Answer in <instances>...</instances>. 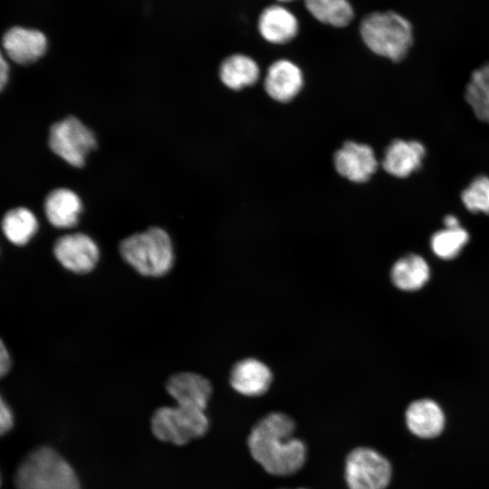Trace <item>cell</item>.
I'll list each match as a JSON object with an SVG mask.
<instances>
[{
	"label": "cell",
	"instance_id": "cell-13",
	"mask_svg": "<svg viewBox=\"0 0 489 489\" xmlns=\"http://www.w3.org/2000/svg\"><path fill=\"white\" fill-rule=\"evenodd\" d=\"M273 381V373L263 361L246 358L237 361L230 371L231 387L239 394L247 397L264 395Z\"/></svg>",
	"mask_w": 489,
	"mask_h": 489
},
{
	"label": "cell",
	"instance_id": "cell-4",
	"mask_svg": "<svg viewBox=\"0 0 489 489\" xmlns=\"http://www.w3.org/2000/svg\"><path fill=\"white\" fill-rule=\"evenodd\" d=\"M17 489H80L72 466L53 449L43 446L34 450L18 467Z\"/></svg>",
	"mask_w": 489,
	"mask_h": 489
},
{
	"label": "cell",
	"instance_id": "cell-3",
	"mask_svg": "<svg viewBox=\"0 0 489 489\" xmlns=\"http://www.w3.org/2000/svg\"><path fill=\"white\" fill-rule=\"evenodd\" d=\"M360 33L372 53L392 62L404 59L414 40L411 23L394 11L369 14L360 23Z\"/></svg>",
	"mask_w": 489,
	"mask_h": 489
},
{
	"label": "cell",
	"instance_id": "cell-14",
	"mask_svg": "<svg viewBox=\"0 0 489 489\" xmlns=\"http://www.w3.org/2000/svg\"><path fill=\"white\" fill-rule=\"evenodd\" d=\"M425 154V147L419 141L395 139L387 147L381 165L389 175L407 177L419 169Z\"/></svg>",
	"mask_w": 489,
	"mask_h": 489
},
{
	"label": "cell",
	"instance_id": "cell-27",
	"mask_svg": "<svg viewBox=\"0 0 489 489\" xmlns=\"http://www.w3.org/2000/svg\"><path fill=\"white\" fill-rule=\"evenodd\" d=\"M9 77V65L0 51V91L7 83Z\"/></svg>",
	"mask_w": 489,
	"mask_h": 489
},
{
	"label": "cell",
	"instance_id": "cell-5",
	"mask_svg": "<svg viewBox=\"0 0 489 489\" xmlns=\"http://www.w3.org/2000/svg\"><path fill=\"white\" fill-rule=\"evenodd\" d=\"M208 429L205 410L181 407H161L151 417V430L155 436L175 445H185L202 436Z\"/></svg>",
	"mask_w": 489,
	"mask_h": 489
},
{
	"label": "cell",
	"instance_id": "cell-20",
	"mask_svg": "<svg viewBox=\"0 0 489 489\" xmlns=\"http://www.w3.org/2000/svg\"><path fill=\"white\" fill-rule=\"evenodd\" d=\"M2 230L9 242L15 245H24L37 232L38 221L28 208L15 207L4 216Z\"/></svg>",
	"mask_w": 489,
	"mask_h": 489
},
{
	"label": "cell",
	"instance_id": "cell-28",
	"mask_svg": "<svg viewBox=\"0 0 489 489\" xmlns=\"http://www.w3.org/2000/svg\"><path fill=\"white\" fill-rule=\"evenodd\" d=\"M444 225H445V227H448V228L460 226L458 219L453 215H448L445 217Z\"/></svg>",
	"mask_w": 489,
	"mask_h": 489
},
{
	"label": "cell",
	"instance_id": "cell-1",
	"mask_svg": "<svg viewBox=\"0 0 489 489\" xmlns=\"http://www.w3.org/2000/svg\"><path fill=\"white\" fill-rule=\"evenodd\" d=\"M295 423L283 412H271L252 428L247 445L252 457L268 474L287 476L305 464L307 448L293 436Z\"/></svg>",
	"mask_w": 489,
	"mask_h": 489
},
{
	"label": "cell",
	"instance_id": "cell-25",
	"mask_svg": "<svg viewBox=\"0 0 489 489\" xmlns=\"http://www.w3.org/2000/svg\"><path fill=\"white\" fill-rule=\"evenodd\" d=\"M14 423L12 411L0 394V436L8 432Z\"/></svg>",
	"mask_w": 489,
	"mask_h": 489
},
{
	"label": "cell",
	"instance_id": "cell-7",
	"mask_svg": "<svg viewBox=\"0 0 489 489\" xmlns=\"http://www.w3.org/2000/svg\"><path fill=\"white\" fill-rule=\"evenodd\" d=\"M51 149L73 167H82L86 156L96 147L93 132L80 120L70 116L54 123L49 132Z\"/></svg>",
	"mask_w": 489,
	"mask_h": 489
},
{
	"label": "cell",
	"instance_id": "cell-15",
	"mask_svg": "<svg viewBox=\"0 0 489 489\" xmlns=\"http://www.w3.org/2000/svg\"><path fill=\"white\" fill-rule=\"evenodd\" d=\"M258 31L265 41L273 44H284L297 35L299 23L289 9L281 5H273L261 13Z\"/></svg>",
	"mask_w": 489,
	"mask_h": 489
},
{
	"label": "cell",
	"instance_id": "cell-16",
	"mask_svg": "<svg viewBox=\"0 0 489 489\" xmlns=\"http://www.w3.org/2000/svg\"><path fill=\"white\" fill-rule=\"evenodd\" d=\"M408 430L421 438L437 436L445 427V414L437 403L431 399L413 401L405 413Z\"/></svg>",
	"mask_w": 489,
	"mask_h": 489
},
{
	"label": "cell",
	"instance_id": "cell-21",
	"mask_svg": "<svg viewBox=\"0 0 489 489\" xmlns=\"http://www.w3.org/2000/svg\"><path fill=\"white\" fill-rule=\"evenodd\" d=\"M304 4L316 20L335 27L348 25L354 17L348 0H304Z\"/></svg>",
	"mask_w": 489,
	"mask_h": 489
},
{
	"label": "cell",
	"instance_id": "cell-11",
	"mask_svg": "<svg viewBox=\"0 0 489 489\" xmlns=\"http://www.w3.org/2000/svg\"><path fill=\"white\" fill-rule=\"evenodd\" d=\"M168 395L176 405L206 410L212 394V385L204 376L182 371L171 375L166 383Z\"/></svg>",
	"mask_w": 489,
	"mask_h": 489
},
{
	"label": "cell",
	"instance_id": "cell-12",
	"mask_svg": "<svg viewBox=\"0 0 489 489\" xmlns=\"http://www.w3.org/2000/svg\"><path fill=\"white\" fill-rule=\"evenodd\" d=\"M2 43L9 59L21 65L36 62L47 49V39L42 32L20 26L7 30Z\"/></svg>",
	"mask_w": 489,
	"mask_h": 489
},
{
	"label": "cell",
	"instance_id": "cell-9",
	"mask_svg": "<svg viewBox=\"0 0 489 489\" xmlns=\"http://www.w3.org/2000/svg\"><path fill=\"white\" fill-rule=\"evenodd\" d=\"M333 165L350 182L365 183L377 171L379 162L370 146L349 140L334 153Z\"/></svg>",
	"mask_w": 489,
	"mask_h": 489
},
{
	"label": "cell",
	"instance_id": "cell-10",
	"mask_svg": "<svg viewBox=\"0 0 489 489\" xmlns=\"http://www.w3.org/2000/svg\"><path fill=\"white\" fill-rule=\"evenodd\" d=\"M303 84L301 68L287 59L273 62L268 67L264 82L267 95L281 103L292 101L301 92Z\"/></svg>",
	"mask_w": 489,
	"mask_h": 489
},
{
	"label": "cell",
	"instance_id": "cell-18",
	"mask_svg": "<svg viewBox=\"0 0 489 489\" xmlns=\"http://www.w3.org/2000/svg\"><path fill=\"white\" fill-rule=\"evenodd\" d=\"M430 270L426 260L416 254H408L400 257L390 270L393 284L406 292H413L422 288L428 281Z\"/></svg>",
	"mask_w": 489,
	"mask_h": 489
},
{
	"label": "cell",
	"instance_id": "cell-29",
	"mask_svg": "<svg viewBox=\"0 0 489 489\" xmlns=\"http://www.w3.org/2000/svg\"><path fill=\"white\" fill-rule=\"evenodd\" d=\"M278 2H282V3H285V2H291V1H294V0H277Z\"/></svg>",
	"mask_w": 489,
	"mask_h": 489
},
{
	"label": "cell",
	"instance_id": "cell-30",
	"mask_svg": "<svg viewBox=\"0 0 489 489\" xmlns=\"http://www.w3.org/2000/svg\"><path fill=\"white\" fill-rule=\"evenodd\" d=\"M297 489H304V488H297Z\"/></svg>",
	"mask_w": 489,
	"mask_h": 489
},
{
	"label": "cell",
	"instance_id": "cell-31",
	"mask_svg": "<svg viewBox=\"0 0 489 489\" xmlns=\"http://www.w3.org/2000/svg\"><path fill=\"white\" fill-rule=\"evenodd\" d=\"M0 484H1V478H0Z\"/></svg>",
	"mask_w": 489,
	"mask_h": 489
},
{
	"label": "cell",
	"instance_id": "cell-6",
	"mask_svg": "<svg viewBox=\"0 0 489 489\" xmlns=\"http://www.w3.org/2000/svg\"><path fill=\"white\" fill-rule=\"evenodd\" d=\"M344 474L349 489H386L391 480L392 466L378 451L360 446L347 455Z\"/></svg>",
	"mask_w": 489,
	"mask_h": 489
},
{
	"label": "cell",
	"instance_id": "cell-17",
	"mask_svg": "<svg viewBox=\"0 0 489 489\" xmlns=\"http://www.w3.org/2000/svg\"><path fill=\"white\" fill-rule=\"evenodd\" d=\"M82 204L76 193L68 188L51 191L44 201V213L52 225L71 228L79 220Z\"/></svg>",
	"mask_w": 489,
	"mask_h": 489
},
{
	"label": "cell",
	"instance_id": "cell-23",
	"mask_svg": "<svg viewBox=\"0 0 489 489\" xmlns=\"http://www.w3.org/2000/svg\"><path fill=\"white\" fill-rule=\"evenodd\" d=\"M468 239L469 235L463 227H445L432 235L430 244L436 256L447 260L456 257Z\"/></svg>",
	"mask_w": 489,
	"mask_h": 489
},
{
	"label": "cell",
	"instance_id": "cell-24",
	"mask_svg": "<svg viewBox=\"0 0 489 489\" xmlns=\"http://www.w3.org/2000/svg\"><path fill=\"white\" fill-rule=\"evenodd\" d=\"M461 199L472 213H484L489 215V177H476L469 186L463 190Z\"/></svg>",
	"mask_w": 489,
	"mask_h": 489
},
{
	"label": "cell",
	"instance_id": "cell-26",
	"mask_svg": "<svg viewBox=\"0 0 489 489\" xmlns=\"http://www.w3.org/2000/svg\"><path fill=\"white\" fill-rule=\"evenodd\" d=\"M12 365L11 356L5 344L0 339V379L5 376Z\"/></svg>",
	"mask_w": 489,
	"mask_h": 489
},
{
	"label": "cell",
	"instance_id": "cell-19",
	"mask_svg": "<svg viewBox=\"0 0 489 489\" xmlns=\"http://www.w3.org/2000/svg\"><path fill=\"white\" fill-rule=\"evenodd\" d=\"M219 76L227 88L238 91L252 86L258 81L260 68L250 56L235 53L222 62Z\"/></svg>",
	"mask_w": 489,
	"mask_h": 489
},
{
	"label": "cell",
	"instance_id": "cell-22",
	"mask_svg": "<svg viewBox=\"0 0 489 489\" xmlns=\"http://www.w3.org/2000/svg\"><path fill=\"white\" fill-rule=\"evenodd\" d=\"M465 98L475 115L489 124V62L474 71L466 85Z\"/></svg>",
	"mask_w": 489,
	"mask_h": 489
},
{
	"label": "cell",
	"instance_id": "cell-8",
	"mask_svg": "<svg viewBox=\"0 0 489 489\" xmlns=\"http://www.w3.org/2000/svg\"><path fill=\"white\" fill-rule=\"evenodd\" d=\"M53 254L66 270L84 274L96 267L100 259V249L88 235L72 233L62 235L55 241Z\"/></svg>",
	"mask_w": 489,
	"mask_h": 489
},
{
	"label": "cell",
	"instance_id": "cell-2",
	"mask_svg": "<svg viewBox=\"0 0 489 489\" xmlns=\"http://www.w3.org/2000/svg\"><path fill=\"white\" fill-rule=\"evenodd\" d=\"M119 252L131 268L147 277L163 276L174 264L171 238L157 226L127 236L120 242Z\"/></svg>",
	"mask_w": 489,
	"mask_h": 489
}]
</instances>
